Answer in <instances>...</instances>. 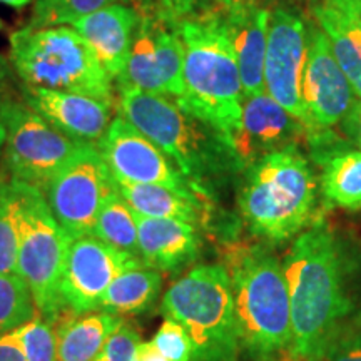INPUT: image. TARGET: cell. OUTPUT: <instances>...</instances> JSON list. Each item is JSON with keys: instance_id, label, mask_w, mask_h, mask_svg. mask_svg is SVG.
Masks as SVG:
<instances>
[{"instance_id": "39", "label": "cell", "mask_w": 361, "mask_h": 361, "mask_svg": "<svg viewBox=\"0 0 361 361\" xmlns=\"http://www.w3.org/2000/svg\"><path fill=\"white\" fill-rule=\"evenodd\" d=\"M273 2H274V6L279 4V6H286L291 8H295L298 6H305L306 11H308V8L313 6L314 2H318V0H273Z\"/></svg>"}, {"instance_id": "27", "label": "cell", "mask_w": 361, "mask_h": 361, "mask_svg": "<svg viewBox=\"0 0 361 361\" xmlns=\"http://www.w3.org/2000/svg\"><path fill=\"white\" fill-rule=\"evenodd\" d=\"M22 196L19 180H0V273H17Z\"/></svg>"}, {"instance_id": "13", "label": "cell", "mask_w": 361, "mask_h": 361, "mask_svg": "<svg viewBox=\"0 0 361 361\" xmlns=\"http://www.w3.org/2000/svg\"><path fill=\"white\" fill-rule=\"evenodd\" d=\"M97 147L116 183L154 184L201 197L174 162L121 114L112 119Z\"/></svg>"}, {"instance_id": "32", "label": "cell", "mask_w": 361, "mask_h": 361, "mask_svg": "<svg viewBox=\"0 0 361 361\" xmlns=\"http://www.w3.org/2000/svg\"><path fill=\"white\" fill-rule=\"evenodd\" d=\"M316 361H361V314H355L333 336Z\"/></svg>"}, {"instance_id": "43", "label": "cell", "mask_w": 361, "mask_h": 361, "mask_svg": "<svg viewBox=\"0 0 361 361\" xmlns=\"http://www.w3.org/2000/svg\"><path fill=\"white\" fill-rule=\"evenodd\" d=\"M2 27H4V24H2V20H0V29H2Z\"/></svg>"}, {"instance_id": "5", "label": "cell", "mask_w": 361, "mask_h": 361, "mask_svg": "<svg viewBox=\"0 0 361 361\" xmlns=\"http://www.w3.org/2000/svg\"><path fill=\"white\" fill-rule=\"evenodd\" d=\"M224 268L231 279L241 350L266 361L291 350V306L283 263L268 243H229Z\"/></svg>"}, {"instance_id": "2", "label": "cell", "mask_w": 361, "mask_h": 361, "mask_svg": "<svg viewBox=\"0 0 361 361\" xmlns=\"http://www.w3.org/2000/svg\"><path fill=\"white\" fill-rule=\"evenodd\" d=\"M119 90V112L174 162L201 197L241 174L233 144L178 99L137 89Z\"/></svg>"}, {"instance_id": "1", "label": "cell", "mask_w": 361, "mask_h": 361, "mask_svg": "<svg viewBox=\"0 0 361 361\" xmlns=\"http://www.w3.org/2000/svg\"><path fill=\"white\" fill-rule=\"evenodd\" d=\"M283 271L291 306V360L316 361L355 316L348 250L319 214L291 243Z\"/></svg>"}, {"instance_id": "26", "label": "cell", "mask_w": 361, "mask_h": 361, "mask_svg": "<svg viewBox=\"0 0 361 361\" xmlns=\"http://www.w3.org/2000/svg\"><path fill=\"white\" fill-rule=\"evenodd\" d=\"M92 236L117 251L139 258L137 216L121 197L117 189L104 202L96 226H94Z\"/></svg>"}, {"instance_id": "37", "label": "cell", "mask_w": 361, "mask_h": 361, "mask_svg": "<svg viewBox=\"0 0 361 361\" xmlns=\"http://www.w3.org/2000/svg\"><path fill=\"white\" fill-rule=\"evenodd\" d=\"M139 361H168L159 353V350L152 345V341L141 343V348H139Z\"/></svg>"}, {"instance_id": "8", "label": "cell", "mask_w": 361, "mask_h": 361, "mask_svg": "<svg viewBox=\"0 0 361 361\" xmlns=\"http://www.w3.org/2000/svg\"><path fill=\"white\" fill-rule=\"evenodd\" d=\"M22 196L17 273L32 291L39 314L56 323L64 311L61 281L72 239L54 218L42 191L19 180Z\"/></svg>"}, {"instance_id": "18", "label": "cell", "mask_w": 361, "mask_h": 361, "mask_svg": "<svg viewBox=\"0 0 361 361\" xmlns=\"http://www.w3.org/2000/svg\"><path fill=\"white\" fill-rule=\"evenodd\" d=\"M310 159L322 168L319 188L328 204L356 213L361 211V149L329 130L308 137Z\"/></svg>"}, {"instance_id": "44", "label": "cell", "mask_w": 361, "mask_h": 361, "mask_svg": "<svg viewBox=\"0 0 361 361\" xmlns=\"http://www.w3.org/2000/svg\"><path fill=\"white\" fill-rule=\"evenodd\" d=\"M293 361H295V360H293Z\"/></svg>"}, {"instance_id": "31", "label": "cell", "mask_w": 361, "mask_h": 361, "mask_svg": "<svg viewBox=\"0 0 361 361\" xmlns=\"http://www.w3.org/2000/svg\"><path fill=\"white\" fill-rule=\"evenodd\" d=\"M130 2L139 13L168 22L171 25L219 7V0H130Z\"/></svg>"}, {"instance_id": "29", "label": "cell", "mask_w": 361, "mask_h": 361, "mask_svg": "<svg viewBox=\"0 0 361 361\" xmlns=\"http://www.w3.org/2000/svg\"><path fill=\"white\" fill-rule=\"evenodd\" d=\"M130 0H35L30 27L71 25L80 17L101 11L112 4H128Z\"/></svg>"}, {"instance_id": "17", "label": "cell", "mask_w": 361, "mask_h": 361, "mask_svg": "<svg viewBox=\"0 0 361 361\" xmlns=\"http://www.w3.org/2000/svg\"><path fill=\"white\" fill-rule=\"evenodd\" d=\"M24 101L75 142L97 144L112 123V104L85 94L24 85Z\"/></svg>"}, {"instance_id": "3", "label": "cell", "mask_w": 361, "mask_h": 361, "mask_svg": "<svg viewBox=\"0 0 361 361\" xmlns=\"http://www.w3.org/2000/svg\"><path fill=\"white\" fill-rule=\"evenodd\" d=\"M318 191L319 180L301 147L279 149L241 171L239 214L252 236L281 245L318 218Z\"/></svg>"}, {"instance_id": "10", "label": "cell", "mask_w": 361, "mask_h": 361, "mask_svg": "<svg viewBox=\"0 0 361 361\" xmlns=\"http://www.w3.org/2000/svg\"><path fill=\"white\" fill-rule=\"evenodd\" d=\"M2 117L4 157L12 179L44 192L79 142L59 133L27 104L4 101Z\"/></svg>"}, {"instance_id": "42", "label": "cell", "mask_w": 361, "mask_h": 361, "mask_svg": "<svg viewBox=\"0 0 361 361\" xmlns=\"http://www.w3.org/2000/svg\"><path fill=\"white\" fill-rule=\"evenodd\" d=\"M356 6H358V11H360V16H361V0H356Z\"/></svg>"}, {"instance_id": "25", "label": "cell", "mask_w": 361, "mask_h": 361, "mask_svg": "<svg viewBox=\"0 0 361 361\" xmlns=\"http://www.w3.org/2000/svg\"><path fill=\"white\" fill-rule=\"evenodd\" d=\"M162 276L159 271L139 263L117 276L104 293L97 311L116 316L141 314L156 303L161 293Z\"/></svg>"}, {"instance_id": "12", "label": "cell", "mask_w": 361, "mask_h": 361, "mask_svg": "<svg viewBox=\"0 0 361 361\" xmlns=\"http://www.w3.org/2000/svg\"><path fill=\"white\" fill-rule=\"evenodd\" d=\"M184 49L176 27L141 13L117 89H137L179 99L184 94Z\"/></svg>"}, {"instance_id": "41", "label": "cell", "mask_w": 361, "mask_h": 361, "mask_svg": "<svg viewBox=\"0 0 361 361\" xmlns=\"http://www.w3.org/2000/svg\"><path fill=\"white\" fill-rule=\"evenodd\" d=\"M2 106H4V101H0V147H2L4 142H6V124H4V117H2Z\"/></svg>"}, {"instance_id": "28", "label": "cell", "mask_w": 361, "mask_h": 361, "mask_svg": "<svg viewBox=\"0 0 361 361\" xmlns=\"http://www.w3.org/2000/svg\"><path fill=\"white\" fill-rule=\"evenodd\" d=\"M37 313L25 279L19 273H0V336L24 326Z\"/></svg>"}, {"instance_id": "15", "label": "cell", "mask_w": 361, "mask_h": 361, "mask_svg": "<svg viewBox=\"0 0 361 361\" xmlns=\"http://www.w3.org/2000/svg\"><path fill=\"white\" fill-rule=\"evenodd\" d=\"M139 263V258L114 250L92 234L72 239L61 281L64 310L78 314L97 311L112 281Z\"/></svg>"}, {"instance_id": "19", "label": "cell", "mask_w": 361, "mask_h": 361, "mask_svg": "<svg viewBox=\"0 0 361 361\" xmlns=\"http://www.w3.org/2000/svg\"><path fill=\"white\" fill-rule=\"evenodd\" d=\"M141 13L126 4H112L72 22L112 79L123 74Z\"/></svg>"}, {"instance_id": "22", "label": "cell", "mask_w": 361, "mask_h": 361, "mask_svg": "<svg viewBox=\"0 0 361 361\" xmlns=\"http://www.w3.org/2000/svg\"><path fill=\"white\" fill-rule=\"evenodd\" d=\"M231 29V39L239 75H241L243 97L264 94V57L268 45L269 7L263 4L226 13Z\"/></svg>"}, {"instance_id": "33", "label": "cell", "mask_w": 361, "mask_h": 361, "mask_svg": "<svg viewBox=\"0 0 361 361\" xmlns=\"http://www.w3.org/2000/svg\"><path fill=\"white\" fill-rule=\"evenodd\" d=\"M152 345L168 361H191V341H189L186 329L174 319H164L152 338Z\"/></svg>"}, {"instance_id": "34", "label": "cell", "mask_w": 361, "mask_h": 361, "mask_svg": "<svg viewBox=\"0 0 361 361\" xmlns=\"http://www.w3.org/2000/svg\"><path fill=\"white\" fill-rule=\"evenodd\" d=\"M141 343L137 329L123 322L107 338L96 361H139Z\"/></svg>"}, {"instance_id": "6", "label": "cell", "mask_w": 361, "mask_h": 361, "mask_svg": "<svg viewBox=\"0 0 361 361\" xmlns=\"http://www.w3.org/2000/svg\"><path fill=\"white\" fill-rule=\"evenodd\" d=\"M11 61L25 85L85 94L114 106V79L71 25H25L11 35Z\"/></svg>"}, {"instance_id": "11", "label": "cell", "mask_w": 361, "mask_h": 361, "mask_svg": "<svg viewBox=\"0 0 361 361\" xmlns=\"http://www.w3.org/2000/svg\"><path fill=\"white\" fill-rule=\"evenodd\" d=\"M306 54H308V27L303 13L279 4L271 7L264 57L266 94L305 126L306 111L301 85H303Z\"/></svg>"}, {"instance_id": "35", "label": "cell", "mask_w": 361, "mask_h": 361, "mask_svg": "<svg viewBox=\"0 0 361 361\" xmlns=\"http://www.w3.org/2000/svg\"><path fill=\"white\" fill-rule=\"evenodd\" d=\"M340 128L343 137H345L351 146L361 149V99H356L353 102L348 114L343 117Z\"/></svg>"}, {"instance_id": "4", "label": "cell", "mask_w": 361, "mask_h": 361, "mask_svg": "<svg viewBox=\"0 0 361 361\" xmlns=\"http://www.w3.org/2000/svg\"><path fill=\"white\" fill-rule=\"evenodd\" d=\"M174 27L184 49V94L178 101L233 144L245 97L226 12L216 7Z\"/></svg>"}, {"instance_id": "21", "label": "cell", "mask_w": 361, "mask_h": 361, "mask_svg": "<svg viewBox=\"0 0 361 361\" xmlns=\"http://www.w3.org/2000/svg\"><path fill=\"white\" fill-rule=\"evenodd\" d=\"M308 12L326 35L338 66L361 99V16L356 0H318Z\"/></svg>"}, {"instance_id": "14", "label": "cell", "mask_w": 361, "mask_h": 361, "mask_svg": "<svg viewBox=\"0 0 361 361\" xmlns=\"http://www.w3.org/2000/svg\"><path fill=\"white\" fill-rule=\"evenodd\" d=\"M308 27V54L303 72V104L310 135L340 126L356 101L350 80L333 56L326 35L313 20ZM308 142V141H306Z\"/></svg>"}, {"instance_id": "36", "label": "cell", "mask_w": 361, "mask_h": 361, "mask_svg": "<svg viewBox=\"0 0 361 361\" xmlns=\"http://www.w3.org/2000/svg\"><path fill=\"white\" fill-rule=\"evenodd\" d=\"M0 361H27L13 331L0 336Z\"/></svg>"}, {"instance_id": "9", "label": "cell", "mask_w": 361, "mask_h": 361, "mask_svg": "<svg viewBox=\"0 0 361 361\" xmlns=\"http://www.w3.org/2000/svg\"><path fill=\"white\" fill-rule=\"evenodd\" d=\"M117 189L97 144L79 142L44 191L54 218L71 239L94 231L104 202Z\"/></svg>"}, {"instance_id": "20", "label": "cell", "mask_w": 361, "mask_h": 361, "mask_svg": "<svg viewBox=\"0 0 361 361\" xmlns=\"http://www.w3.org/2000/svg\"><path fill=\"white\" fill-rule=\"evenodd\" d=\"M137 216L139 259L147 268L178 273L197 259L201 238L197 224L180 219Z\"/></svg>"}, {"instance_id": "30", "label": "cell", "mask_w": 361, "mask_h": 361, "mask_svg": "<svg viewBox=\"0 0 361 361\" xmlns=\"http://www.w3.org/2000/svg\"><path fill=\"white\" fill-rule=\"evenodd\" d=\"M13 333L27 361H57V329L54 322H49L37 313L29 323L17 328Z\"/></svg>"}, {"instance_id": "7", "label": "cell", "mask_w": 361, "mask_h": 361, "mask_svg": "<svg viewBox=\"0 0 361 361\" xmlns=\"http://www.w3.org/2000/svg\"><path fill=\"white\" fill-rule=\"evenodd\" d=\"M161 311L186 329L191 361H239L241 340L224 264H200L164 293Z\"/></svg>"}, {"instance_id": "38", "label": "cell", "mask_w": 361, "mask_h": 361, "mask_svg": "<svg viewBox=\"0 0 361 361\" xmlns=\"http://www.w3.org/2000/svg\"><path fill=\"white\" fill-rule=\"evenodd\" d=\"M258 4V0H219V7L223 8L226 13H234L239 11H245V8Z\"/></svg>"}, {"instance_id": "23", "label": "cell", "mask_w": 361, "mask_h": 361, "mask_svg": "<svg viewBox=\"0 0 361 361\" xmlns=\"http://www.w3.org/2000/svg\"><path fill=\"white\" fill-rule=\"evenodd\" d=\"M123 322L106 311L78 314L64 310L56 322L57 361H96L107 338Z\"/></svg>"}, {"instance_id": "40", "label": "cell", "mask_w": 361, "mask_h": 361, "mask_svg": "<svg viewBox=\"0 0 361 361\" xmlns=\"http://www.w3.org/2000/svg\"><path fill=\"white\" fill-rule=\"evenodd\" d=\"M30 2H32V0H0V4H4V6L16 7V8H20V7L29 6Z\"/></svg>"}, {"instance_id": "24", "label": "cell", "mask_w": 361, "mask_h": 361, "mask_svg": "<svg viewBox=\"0 0 361 361\" xmlns=\"http://www.w3.org/2000/svg\"><path fill=\"white\" fill-rule=\"evenodd\" d=\"M117 191L135 214L146 218L180 219L200 226L207 216L209 201L197 196H184L164 186L117 183Z\"/></svg>"}, {"instance_id": "16", "label": "cell", "mask_w": 361, "mask_h": 361, "mask_svg": "<svg viewBox=\"0 0 361 361\" xmlns=\"http://www.w3.org/2000/svg\"><path fill=\"white\" fill-rule=\"evenodd\" d=\"M308 137V128L264 92L243 101L241 123L233 137V149L245 169L261 156L300 146Z\"/></svg>"}]
</instances>
